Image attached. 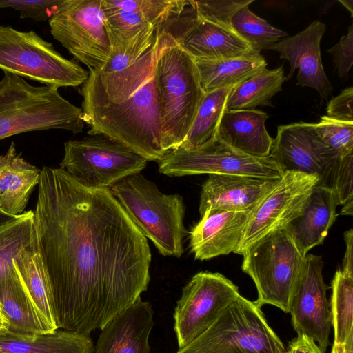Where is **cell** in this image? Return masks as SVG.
<instances>
[{
    "label": "cell",
    "mask_w": 353,
    "mask_h": 353,
    "mask_svg": "<svg viewBox=\"0 0 353 353\" xmlns=\"http://www.w3.org/2000/svg\"><path fill=\"white\" fill-rule=\"evenodd\" d=\"M234 86L205 93L190 130L179 148L185 150L198 148L216 137L225 110L227 98Z\"/></svg>",
    "instance_id": "cell-30"
},
{
    "label": "cell",
    "mask_w": 353,
    "mask_h": 353,
    "mask_svg": "<svg viewBox=\"0 0 353 353\" xmlns=\"http://www.w3.org/2000/svg\"><path fill=\"white\" fill-rule=\"evenodd\" d=\"M331 353H353V338L345 343H333Z\"/></svg>",
    "instance_id": "cell-42"
},
{
    "label": "cell",
    "mask_w": 353,
    "mask_h": 353,
    "mask_svg": "<svg viewBox=\"0 0 353 353\" xmlns=\"http://www.w3.org/2000/svg\"><path fill=\"white\" fill-rule=\"evenodd\" d=\"M0 81V140L21 133L51 129L83 131V111L53 86H34L3 72Z\"/></svg>",
    "instance_id": "cell-3"
},
{
    "label": "cell",
    "mask_w": 353,
    "mask_h": 353,
    "mask_svg": "<svg viewBox=\"0 0 353 353\" xmlns=\"http://www.w3.org/2000/svg\"><path fill=\"white\" fill-rule=\"evenodd\" d=\"M9 323L0 308V334L8 331Z\"/></svg>",
    "instance_id": "cell-44"
},
{
    "label": "cell",
    "mask_w": 353,
    "mask_h": 353,
    "mask_svg": "<svg viewBox=\"0 0 353 353\" xmlns=\"http://www.w3.org/2000/svg\"><path fill=\"white\" fill-rule=\"evenodd\" d=\"M109 189L161 255L177 258L182 255L183 239L187 232L183 222L185 206L181 196L162 193L141 173L125 177Z\"/></svg>",
    "instance_id": "cell-4"
},
{
    "label": "cell",
    "mask_w": 353,
    "mask_h": 353,
    "mask_svg": "<svg viewBox=\"0 0 353 353\" xmlns=\"http://www.w3.org/2000/svg\"><path fill=\"white\" fill-rule=\"evenodd\" d=\"M319 181L316 175L285 172L252 210L234 253L243 255L254 243L300 216Z\"/></svg>",
    "instance_id": "cell-14"
},
{
    "label": "cell",
    "mask_w": 353,
    "mask_h": 353,
    "mask_svg": "<svg viewBox=\"0 0 353 353\" xmlns=\"http://www.w3.org/2000/svg\"><path fill=\"white\" fill-rule=\"evenodd\" d=\"M306 256L285 228L251 245L243 254L241 270L256 285L258 296L254 303L259 307L272 305L289 313L291 296Z\"/></svg>",
    "instance_id": "cell-6"
},
{
    "label": "cell",
    "mask_w": 353,
    "mask_h": 353,
    "mask_svg": "<svg viewBox=\"0 0 353 353\" xmlns=\"http://www.w3.org/2000/svg\"><path fill=\"white\" fill-rule=\"evenodd\" d=\"M352 207L353 201H350L343 205V207L341 211V214L343 215H352Z\"/></svg>",
    "instance_id": "cell-45"
},
{
    "label": "cell",
    "mask_w": 353,
    "mask_h": 353,
    "mask_svg": "<svg viewBox=\"0 0 353 353\" xmlns=\"http://www.w3.org/2000/svg\"><path fill=\"white\" fill-rule=\"evenodd\" d=\"M279 179L237 174H208L201 190L200 215L208 209L237 211L254 209Z\"/></svg>",
    "instance_id": "cell-19"
},
{
    "label": "cell",
    "mask_w": 353,
    "mask_h": 353,
    "mask_svg": "<svg viewBox=\"0 0 353 353\" xmlns=\"http://www.w3.org/2000/svg\"><path fill=\"white\" fill-rule=\"evenodd\" d=\"M337 205L332 190L316 185L301 214L285 226L305 256L312 248L323 243L336 219Z\"/></svg>",
    "instance_id": "cell-24"
},
{
    "label": "cell",
    "mask_w": 353,
    "mask_h": 353,
    "mask_svg": "<svg viewBox=\"0 0 353 353\" xmlns=\"http://www.w3.org/2000/svg\"><path fill=\"white\" fill-rule=\"evenodd\" d=\"M350 13L351 17H353V1L352 0H339Z\"/></svg>",
    "instance_id": "cell-46"
},
{
    "label": "cell",
    "mask_w": 353,
    "mask_h": 353,
    "mask_svg": "<svg viewBox=\"0 0 353 353\" xmlns=\"http://www.w3.org/2000/svg\"><path fill=\"white\" fill-rule=\"evenodd\" d=\"M344 240L346 245L345 252L343 259L342 270L353 275V230L350 229L344 232Z\"/></svg>",
    "instance_id": "cell-41"
},
{
    "label": "cell",
    "mask_w": 353,
    "mask_h": 353,
    "mask_svg": "<svg viewBox=\"0 0 353 353\" xmlns=\"http://www.w3.org/2000/svg\"><path fill=\"white\" fill-rule=\"evenodd\" d=\"M48 21L54 39L89 71L101 68L111 57L101 0H63Z\"/></svg>",
    "instance_id": "cell-10"
},
{
    "label": "cell",
    "mask_w": 353,
    "mask_h": 353,
    "mask_svg": "<svg viewBox=\"0 0 353 353\" xmlns=\"http://www.w3.org/2000/svg\"><path fill=\"white\" fill-rule=\"evenodd\" d=\"M163 148L166 154L184 141L205 95L193 58L183 48L177 26L157 61Z\"/></svg>",
    "instance_id": "cell-5"
},
{
    "label": "cell",
    "mask_w": 353,
    "mask_h": 353,
    "mask_svg": "<svg viewBox=\"0 0 353 353\" xmlns=\"http://www.w3.org/2000/svg\"><path fill=\"white\" fill-rule=\"evenodd\" d=\"M176 353H285L261 307L240 294L200 336Z\"/></svg>",
    "instance_id": "cell-7"
},
{
    "label": "cell",
    "mask_w": 353,
    "mask_h": 353,
    "mask_svg": "<svg viewBox=\"0 0 353 353\" xmlns=\"http://www.w3.org/2000/svg\"><path fill=\"white\" fill-rule=\"evenodd\" d=\"M326 25L320 21L312 22L305 29L292 37H287L272 45L269 50L279 52L281 59H287L290 70L286 80L298 70L297 85L316 90L321 100L327 101L333 90L323 69L320 43Z\"/></svg>",
    "instance_id": "cell-17"
},
{
    "label": "cell",
    "mask_w": 353,
    "mask_h": 353,
    "mask_svg": "<svg viewBox=\"0 0 353 353\" xmlns=\"http://www.w3.org/2000/svg\"><path fill=\"white\" fill-rule=\"evenodd\" d=\"M205 93L236 85L266 68L259 52L217 61L194 60Z\"/></svg>",
    "instance_id": "cell-27"
},
{
    "label": "cell",
    "mask_w": 353,
    "mask_h": 353,
    "mask_svg": "<svg viewBox=\"0 0 353 353\" xmlns=\"http://www.w3.org/2000/svg\"><path fill=\"white\" fill-rule=\"evenodd\" d=\"M159 172L170 176L215 174L264 179H279L284 173L270 157L261 158L244 154L218 136L198 148H178L170 151L159 162Z\"/></svg>",
    "instance_id": "cell-11"
},
{
    "label": "cell",
    "mask_w": 353,
    "mask_h": 353,
    "mask_svg": "<svg viewBox=\"0 0 353 353\" xmlns=\"http://www.w3.org/2000/svg\"><path fill=\"white\" fill-rule=\"evenodd\" d=\"M0 69L57 88L81 85L89 75L34 31L3 25H0Z\"/></svg>",
    "instance_id": "cell-8"
},
{
    "label": "cell",
    "mask_w": 353,
    "mask_h": 353,
    "mask_svg": "<svg viewBox=\"0 0 353 353\" xmlns=\"http://www.w3.org/2000/svg\"><path fill=\"white\" fill-rule=\"evenodd\" d=\"M353 153L341 157L333 192L338 205L353 201Z\"/></svg>",
    "instance_id": "cell-38"
},
{
    "label": "cell",
    "mask_w": 353,
    "mask_h": 353,
    "mask_svg": "<svg viewBox=\"0 0 353 353\" xmlns=\"http://www.w3.org/2000/svg\"><path fill=\"white\" fill-rule=\"evenodd\" d=\"M63 0H1L0 9L11 8L20 13L21 19H31L34 21L49 20L56 12Z\"/></svg>",
    "instance_id": "cell-36"
},
{
    "label": "cell",
    "mask_w": 353,
    "mask_h": 353,
    "mask_svg": "<svg viewBox=\"0 0 353 353\" xmlns=\"http://www.w3.org/2000/svg\"><path fill=\"white\" fill-rule=\"evenodd\" d=\"M234 31L245 41L254 52H259L269 48L288 33L254 14L246 6L240 9L232 19Z\"/></svg>",
    "instance_id": "cell-33"
},
{
    "label": "cell",
    "mask_w": 353,
    "mask_h": 353,
    "mask_svg": "<svg viewBox=\"0 0 353 353\" xmlns=\"http://www.w3.org/2000/svg\"><path fill=\"white\" fill-rule=\"evenodd\" d=\"M15 264L32 299L52 327L58 330L54 320L50 286L40 256L37 241H33L14 259Z\"/></svg>",
    "instance_id": "cell-29"
},
{
    "label": "cell",
    "mask_w": 353,
    "mask_h": 353,
    "mask_svg": "<svg viewBox=\"0 0 353 353\" xmlns=\"http://www.w3.org/2000/svg\"><path fill=\"white\" fill-rule=\"evenodd\" d=\"M285 81L286 77L282 66L274 70L265 68L233 87L227 98L225 110L273 106L271 99L282 90Z\"/></svg>",
    "instance_id": "cell-28"
},
{
    "label": "cell",
    "mask_w": 353,
    "mask_h": 353,
    "mask_svg": "<svg viewBox=\"0 0 353 353\" xmlns=\"http://www.w3.org/2000/svg\"><path fill=\"white\" fill-rule=\"evenodd\" d=\"M332 54L334 67L338 76L344 79L348 78L353 65V25L348 27L347 33L340 41L327 50Z\"/></svg>",
    "instance_id": "cell-37"
},
{
    "label": "cell",
    "mask_w": 353,
    "mask_h": 353,
    "mask_svg": "<svg viewBox=\"0 0 353 353\" xmlns=\"http://www.w3.org/2000/svg\"><path fill=\"white\" fill-rule=\"evenodd\" d=\"M41 172L17 152L12 141L0 155V210L13 216L23 214Z\"/></svg>",
    "instance_id": "cell-25"
},
{
    "label": "cell",
    "mask_w": 353,
    "mask_h": 353,
    "mask_svg": "<svg viewBox=\"0 0 353 353\" xmlns=\"http://www.w3.org/2000/svg\"><path fill=\"white\" fill-rule=\"evenodd\" d=\"M172 23L150 42L112 54L81 85L83 120L88 134L103 135L148 161L159 162L163 148L157 61L174 33Z\"/></svg>",
    "instance_id": "cell-2"
},
{
    "label": "cell",
    "mask_w": 353,
    "mask_h": 353,
    "mask_svg": "<svg viewBox=\"0 0 353 353\" xmlns=\"http://www.w3.org/2000/svg\"><path fill=\"white\" fill-rule=\"evenodd\" d=\"M19 216H13L9 215L0 210V227L3 225L4 224H6V223L16 219Z\"/></svg>",
    "instance_id": "cell-43"
},
{
    "label": "cell",
    "mask_w": 353,
    "mask_h": 353,
    "mask_svg": "<svg viewBox=\"0 0 353 353\" xmlns=\"http://www.w3.org/2000/svg\"><path fill=\"white\" fill-rule=\"evenodd\" d=\"M283 171L316 175V185L333 191L341 157L317 134L314 123L279 125L270 156Z\"/></svg>",
    "instance_id": "cell-15"
},
{
    "label": "cell",
    "mask_w": 353,
    "mask_h": 353,
    "mask_svg": "<svg viewBox=\"0 0 353 353\" xmlns=\"http://www.w3.org/2000/svg\"><path fill=\"white\" fill-rule=\"evenodd\" d=\"M148 160L125 145L103 135L64 143L60 168L85 186L110 188L125 177L140 173Z\"/></svg>",
    "instance_id": "cell-9"
},
{
    "label": "cell",
    "mask_w": 353,
    "mask_h": 353,
    "mask_svg": "<svg viewBox=\"0 0 353 353\" xmlns=\"http://www.w3.org/2000/svg\"><path fill=\"white\" fill-rule=\"evenodd\" d=\"M90 336L62 330L37 334H0V353H93Z\"/></svg>",
    "instance_id": "cell-26"
},
{
    "label": "cell",
    "mask_w": 353,
    "mask_h": 353,
    "mask_svg": "<svg viewBox=\"0 0 353 353\" xmlns=\"http://www.w3.org/2000/svg\"><path fill=\"white\" fill-rule=\"evenodd\" d=\"M269 115L259 110H225L217 136L232 148L250 156H270L274 139L265 128Z\"/></svg>",
    "instance_id": "cell-23"
},
{
    "label": "cell",
    "mask_w": 353,
    "mask_h": 353,
    "mask_svg": "<svg viewBox=\"0 0 353 353\" xmlns=\"http://www.w3.org/2000/svg\"><path fill=\"white\" fill-rule=\"evenodd\" d=\"M179 40L194 60L217 61L255 52L234 30L201 20L196 12L183 23Z\"/></svg>",
    "instance_id": "cell-21"
},
{
    "label": "cell",
    "mask_w": 353,
    "mask_h": 353,
    "mask_svg": "<svg viewBox=\"0 0 353 353\" xmlns=\"http://www.w3.org/2000/svg\"><path fill=\"white\" fill-rule=\"evenodd\" d=\"M253 0L190 1L198 17L207 22L233 30L232 19L242 8Z\"/></svg>",
    "instance_id": "cell-35"
},
{
    "label": "cell",
    "mask_w": 353,
    "mask_h": 353,
    "mask_svg": "<svg viewBox=\"0 0 353 353\" xmlns=\"http://www.w3.org/2000/svg\"><path fill=\"white\" fill-rule=\"evenodd\" d=\"M239 294L238 287L220 273L194 274L183 288L173 314L179 349L203 333Z\"/></svg>",
    "instance_id": "cell-13"
},
{
    "label": "cell",
    "mask_w": 353,
    "mask_h": 353,
    "mask_svg": "<svg viewBox=\"0 0 353 353\" xmlns=\"http://www.w3.org/2000/svg\"><path fill=\"white\" fill-rule=\"evenodd\" d=\"M188 5L187 0H101L112 54L151 41Z\"/></svg>",
    "instance_id": "cell-12"
},
{
    "label": "cell",
    "mask_w": 353,
    "mask_h": 353,
    "mask_svg": "<svg viewBox=\"0 0 353 353\" xmlns=\"http://www.w3.org/2000/svg\"><path fill=\"white\" fill-rule=\"evenodd\" d=\"M323 268L321 256L307 254L291 296L289 313L296 332L313 339L325 353L330 345L332 325L327 299L328 287L323 281Z\"/></svg>",
    "instance_id": "cell-16"
},
{
    "label": "cell",
    "mask_w": 353,
    "mask_h": 353,
    "mask_svg": "<svg viewBox=\"0 0 353 353\" xmlns=\"http://www.w3.org/2000/svg\"><path fill=\"white\" fill-rule=\"evenodd\" d=\"M14 266L0 280V308L9 323L8 332L26 335L54 331L32 299L15 261Z\"/></svg>",
    "instance_id": "cell-22"
},
{
    "label": "cell",
    "mask_w": 353,
    "mask_h": 353,
    "mask_svg": "<svg viewBox=\"0 0 353 353\" xmlns=\"http://www.w3.org/2000/svg\"><path fill=\"white\" fill-rule=\"evenodd\" d=\"M320 139L341 157L353 153V122L339 121L327 115L314 123Z\"/></svg>",
    "instance_id": "cell-34"
},
{
    "label": "cell",
    "mask_w": 353,
    "mask_h": 353,
    "mask_svg": "<svg viewBox=\"0 0 353 353\" xmlns=\"http://www.w3.org/2000/svg\"><path fill=\"white\" fill-rule=\"evenodd\" d=\"M285 353H323L315 341L303 334L290 341L285 347Z\"/></svg>",
    "instance_id": "cell-40"
},
{
    "label": "cell",
    "mask_w": 353,
    "mask_h": 353,
    "mask_svg": "<svg viewBox=\"0 0 353 353\" xmlns=\"http://www.w3.org/2000/svg\"><path fill=\"white\" fill-rule=\"evenodd\" d=\"M34 212L25 211L0 227V280L14 270L17 258L34 240Z\"/></svg>",
    "instance_id": "cell-32"
},
{
    "label": "cell",
    "mask_w": 353,
    "mask_h": 353,
    "mask_svg": "<svg viewBox=\"0 0 353 353\" xmlns=\"http://www.w3.org/2000/svg\"><path fill=\"white\" fill-rule=\"evenodd\" d=\"M331 325L334 343L353 338V275L338 270L332 281Z\"/></svg>",
    "instance_id": "cell-31"
},
{
    "label": "cell",
    "mask_w": 353,
    "mask_h": 353,
    "mask_svg": "<svg viewBox=\"0 0 353 353\" xmlns=\"http://www.w3.org/2000/svg\"><path fill=\"white\" fill-rule=\"evenodd\" d=\"M327 116L339 121L353 122V88L348 87L331 99L326 108Z\"/></svg>",
    "instance_id": "cell-39"
},
{
    "label": "cell",
    "mask_w": 353,
    "mask_h": 353,
    "mask_svg": "<svg viewBox=\"0 0 353 353\" xmlns=\"http://www.w3.org/2000/svg\"><path fill=\"white\" fill-rule=\"evenodd\" d=\"M153 314L147 301L128 306L101 330L93 353H150Z\"/></svg>",
    "instance_id": "cell-20"
},
{
    "label": "cell",
    "mask_w": 353,
    "mask_h": 353,
    "mask_svg": "<svg viewBox=\"0 0 353 353\" xmlns=\"http://www.w3.org/2000/svg\"><path fill=\"white\" fill-rule=\"evenodd\" d=\"M254 209L205 210L190 233L189 245L195 259L204 261L234 253Z\"/></svg>",
    "instance_id": "cell-18"
},
{
    "label": "cell",
    "mask_w": 353,
    "mask_h": 353,
    "mask_svg": "<svg viewBox=\"0 0 353 353\" xmlns=\"http://www.w3.org/2000/svg\"><path fill=\"white\" fill-rule=\"evenodd\" d=\"M38 186L34 225L56 325L90 336L147 290L148 240L108 188L47 166Z\"/></svg>",
    "instance_id": "cell-1"
}]
</instances>
